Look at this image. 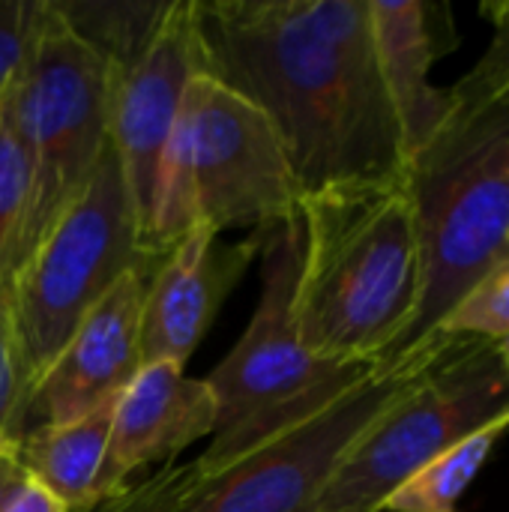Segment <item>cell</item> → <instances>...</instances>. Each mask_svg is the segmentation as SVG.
<instances>
[{
	"label": "cell",
	"instance_id": "cell-15",
	"mask_svg": "<svg viewBox=\"0 0 509 512\" xmlns=\"http://www.w3.org/2000/svg\"><path fill=\"white\" fill-rule=\"evenodd\" d=\"M483 12L492 21V42L477 66L447 90V114L408 171L465 159L509 135V0L483 3Z\"/></svg>",
	"mask_w": 509,
	"mask_h": 512
},
{
	"label": "cell",
	"instance_id": "cell-14",
	"mask_svg": "<svg viewBox=\"0 0 509 512\" xmlns=\"http://www.w3.org/2000/svg\"><path fill=\"white\" fill-rule=\"evenodd\" d=\"M438 12L441 6L417 0H369L378 63L402 123L408 168L447 114V90L429 81L432 63L450 51L444 39L450 21H435Z\"/></svg>",
	"mask_w": 509,
	"mask_h": 512
},
{
	"label": "cell",
	"instance_id": "cell-11",
	"mask_svg": "<svg viewBox=\"0 0 509 512\" xmlns=\"http://www.w3.org/2000/svg\"><path fill=\"white\" fill-rule=\"evenodd\" d=\"M150 273H126L75 327L27 399L24 432L81 420L117 402L141 372V309Z\"/></svg>",
	"mask_w": 509,
	"mask_h": 512
},
{
	"label": "cell",
	"instance_id": "cell-23",
	"mask_svg": "<svg viewBox=\"0 0 509 512\" xmlns=\"http://www.w3.org/2000/svg\"><path fill=\"white\" fill-rule=\"evenodd\" d=\"M24 411H27V396H24L18 357H15L9 336L0 330V429L9 432L12 438H21Z\"/></svg>",
	"mask_w": 509,
	"mask_h": 512
},
{
	"label": "cell",
	"instance_id": "cell-12",
	"mask_svg": "<svg viewBox=\"0 0 509 512\" xmlns=\"http://www.w3.org/2000/svg\"><path fill=\"white\" fill-rule=\"evenodd\" d=\"M264 234L222 243L210 225H195L150 273L141 309L144 363L183 366L210 333L222 303L261 255Z\"/></svg>",
	"mask_w": 509,
	"mask_h": 512
},
{
	"label": "cell",
	"instance_id": "cell-27",
	"mask_svg": "<svg viewBox=\"0 0 509 512\" xmlns=\"http://www.w3.org/2000/svg\"><path fill=\"white\" fill-rule=\"evenodd\" d=\"M498 348H501V357H504V366H507V372H509V339L498 342Z\"/></svg>",
	"mask_w": 509,
	"mask_h": 512
},
{
	"label": "cell",
	"instance_id": "cell-3",
	"mask_svg": "<svg viewBox=\"0 0 509 512\" xmlns=\"http://www.w3.org/2000/svg\"><path fill=\"white\" fill-rule=\"evenodd\" d=\"M261 258L264 288L255 315L228 357L204 378L216 399V429L195 465L207 483L336 402L378 366L324 363L300 342L294 324L300 213L264 234Z\"/></svg>",
	"mask_w": 509,
	"mask_h": 512
},
{
	"label": "cell",
	"instance_id": "cell-18",
	"mask_svg": "<svg viewBox=\"0 0 509 512\" xmlns=\"http://www.w3.org/2000/svg\"><path fill=\"white\" fill-rule=\"evenodd\" d=\"M509 432V414L465 435L426 468H420L390 501L384 512H456L462 495L483 471L495 444Z\"/></svg>",
	"mask_w": 509,
	"mask_h": 512
},
{
	"label": "cell",
	"instance_id": "cell-5",
	"mask_svg": "<svg viewBox=\"0 0 509 512\" xmlns=\"http://www.w3.org/2000/svg\"><path fill=\"white\" fill-rule=\"evenodd\" d=\"M509 414V372L495 342L456 339L348 447L315 512H384L435 456Z\"/></svg>",
	"mask_w": 509,
	"mask_h": 512
},
{
	"label": "cell",
	"instance_id": "cell-4",
	"mask_svg": "<svg viewBox=\"0 0 509 512\" xmlns=\"http://www.w3.org/2000/svg\"><path fill=\"white\" fill-rule=\"evenodd\" d=\"M156 267L108 144L87 189L30 249L15 276L9 330L24 396L30 399L84 315L126 273H153Z\"/></svg>",
	"mask_w": 509,
	"mask_h": 512
},
{
	"label": "cell",
	"instance_id": "cell-1",
	"mask_svg": "<svg viewBox=\"0 0 509 512\" xmlns=\"http://www.w3.org/2000/svg\"><path fill=\"white\" fill-rule=\"evenodd\" d=\"M201 75L276 129L300 198L408 177L369 0H195Z\"/></svg>",
	"mask_w": 509,
	"mask_h": 512
},
{
	"label": "cell",
	"instance_id": "cell-10",
	"mask_svg": "<svg viewBox=\"0 0 509 512\" xmlns=\"http://www.w3.org/2000/svg\"><path fill=\"white\" fill-rule=\"evenodd\" d=\"M198 75L201 63L195 0H171L162 27L156 30L144 54L126 69L114 72L108 144L120 162L144 246L159 165L183 111L189 84Z\"/></svg>",
	"mask_w": 509,
	"mask_h": 512
},
{
	"label": "cell",
	"instance_id": "cell-2",
	"mask_svg": "<svg viewBox=\"0 0 509 512\" xmlns=\"http://www.w3.org/2000/svg\"><path fill=\"white\" fill-rule=\"evenodd\" d=\"M411 180L345 186L300 201L297 336L324 363L375 366L405 339L420 303Z\"/></svg>",
	"mask_w": 509,
	"mask_h": 512
},
{
	"label": "cell",
	"instance_id": "cell-6",
	"mask_svg": "<svg viewBox=\"0 0 509 512\" xmlns=\"http://www.w3.org/2000/svg\"><path fill=\"white\" fill-rule=\"evenodd\" d=\"M111 84L114 69L51 6L36 54L3 105L27 168L21 264L96 174L108 147Z\"/></svg>",
	"mask_w": 509,
	"mask_h": 512
},
{
	"label": "cell",
	"instance_id": "cell-24",
	"mask_svg": "<svg viewBox=\"0 0 509 512\" xmlns=\"http://www.w3.org/2000/svg\"><path fill=\"white\" fill-rule=\"evenodd\" d=\"M0 512H69L48 489H42L39 483H33L30 477H24L15 492L6 498Z\"/></svg>",
	"mask_w": 509,
	"mask_h": 512
},
{
	"label": "cell",
	"instance_id": "cell-8",
	"mask_svg": "<svg viewBox=\"0 0 509 512\" xmlns=\"http://www.w3.org/2000/svg\"><path fill=\"white\" fill-rule=\"evenodd\" d=\"M453 342L456 336L438 333L414 351L381 360L336 402L213 477L189 512H315L348 447Z\"/></svg>",
	"mask_w": 509,
	"mask_h": 512
},
{
	"label": "cell",
	"instance_id": "cell-16",
	"mask_svg": "<svg viewBox=\"0 0 509 512\" xmlns=\"http://www.w3.org/2000/svg\"><path fill=\"white\" fill-rule=\"evenodd\" d=\"M111 408L60 426H36L18 438V468L69 512L102 501V471L111 444Z\"/></svg>",
	"mask_w": 509,
	"mask_h": 512
},
{
	"label": "cell",
	"instance_id": "cell-26",
	"mask_svg": "<svg viewBox=\"0 0 509 512\" xmlns=\"http://www.w3.org/2000/svg\"><path fill=\"white\" fill-rule=\"evenodd\" d=\"M0 459H18V438L0 429Z\"/></svg>",
	"mask_w": 509,
	"mask_h": 512
},
{
	"label": "cell",
	"instance_id": "cell-20",
	"mask_svg": "<svg viewBox=\"0 0 509 512\" xmlns=\"http://www.w3.org/2000/svg\"><path fill=\"white\" fill-rule=\"evenodd\" d=\"M207 480L192 462H168L126 489L102 498L84 512H189L204 495Z\"/></svg>",
	"mask_w": 509,
	"mask_h": 512
},
{
	"label": "cell",
	"instance_id": "cell-7",
	"mask_svg": "<svg viewBox=\"0 0 509 512\" xmlns=\"http://www.w3.org/2000/svg\"><path fill=\"white\" fill-rule=\"evenodd\" d=\"M408 180L417 204L423 282L417 315L390 357L435 339L465 294L509 261V135L465 159L408 171Z\"/></svg>",
	"mask_w": 509,
	"mask_h": 512
},
{
	"label": "cell",
	"instance_id": "cell-21",
	"mask_svg": "<svg viewBox=\"0 0 509 512\" xmlns=\"http://www.w3.org/2000/svg\"><path fill=\"white\" fill-rule=\"evenodd\" d=\"M444 336L504 342L509 339V261L483 276L441 324Z\"/></svg>",
	"mask_w": 509,
	"mask_h": 512
},
{
	"label": "cell",
	"instance_id": "cell-19",
	"mask_svg": "<svg viewBox=\"0 0 509 512\" xmlns=\"http://www.w3.org/2000/svg\"><path fill=\"white\" fill-rule=\"evenodd\" d=\"M24 222H27V168L18 138L0 108V330L12 342L9 309L12 285L24 252Z\"/></svg>",
	"mask_w": 509,
	"mask_h": 512
},
{
	"label": "cell",
	"instance_id": "cell-13",
	"mask_svg": "<svg viewBox=\"0 0 509 512\" xmlns=\"http://www.w3.org/2000/svg\"><path fill=\"white\" fill-rule=\"evenodd\" d=\"M216 399L204 378L174 363H144L111 408V444L102 498L126 489L144 468L174 462L195 441L213 438Z\"/></svg>",
	"mask_w": 509,
	"mask_h": 512
},
{
	"label": "cell",
	"instance_id": "cell-22",
	"mask_svg": "<svg viewBox=\"0 0 509 512\" xmlns=\"http://www.w3.org/2000/svg\"><path fill=\"white\" fill-rule=\"evenodd\" d=\"M48 15V0H0V108L24 78Z\"/></svg>",
	"mask_w": 509,
	"mask_h": 512
},
{
	"label": "cell",
	"instance_id": "cell-9",
	"mask_svg": "<svg viewBox=\"0 0 509 512\" xmlns=\"http://www.w3.org/2000/svg\"><path fill=\"white\" fill-rule=\"evenodd\" d=\"M198 225L270 231L300 213V186L273 123L243 96L198 75L174 126Z\"/></svg>",
	"mask_w": 509,
	"mask_h": 512
},
{
	"label": "cell",
	"instance_id": "cell-17",
	"mask_svg": "<svg viewBox=\"0 0 509 512\" xmlns=\"http://www.w3.org/2000/svg\"><path fill=\"white\" fill-rule=\"evenodd\" d=\"M54 12L72 36L90 45L114 72L135 63L153 42L156 30L171 3H81V0H51Z\"/></svg>",
	"mask_w": 509,
	"mask_h": 512
},
{
	"label": "cell",
	"instance_id": "cell-25",
	"mask_svg": "<svg viewBox=\"0 0 509 512\" xmlns=\"http://www.w3.org/2000/svg\"><path fill=\"white\" fill-rule=\"evenodd\" d=\"M24 480V471L18 468L15 459H0V510L6 504V498L15 492V486Z\"/></svg>",
	"mask_w": 509,
	"mask_h": 512
}]
</instances>
